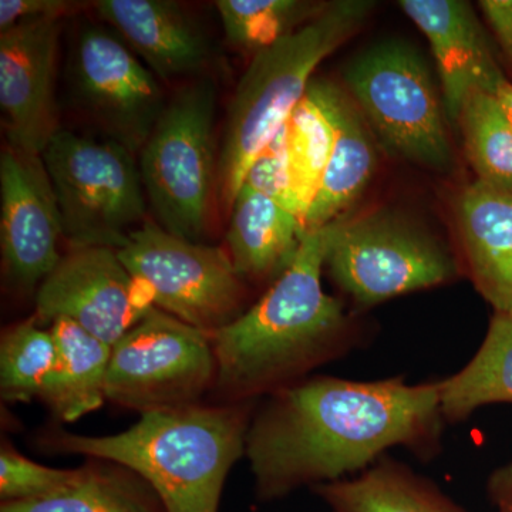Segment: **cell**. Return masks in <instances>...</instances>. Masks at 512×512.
Returning a JSON list of instances; mask_svg holds the SVG:
<instances>
[{
    "label": "cell",
    "mask_w": 512,
    "mask_h": 512,
    "mask_svg": "<svg viewBox=\"0 0 512 512\" xmlns=\"http://www.w3.org/2000/svg\"><path fill=\"white\" fill-rule=\"evenodd\" d=\"M447 426L440 380L308 377L256 406L245 448L256 501L355 477L393 448L429 463L443 450Z\"/></svg>",
    "instance_id": "1"
},
{
    "label": "cell",
    "mask_w": 512,
    "mask_h": 512,
    "mask_svg": "<svg viewBox=\"0 0 512 512\" xmlns=\"http://www.w3.org/2000/svg\"><path fill=\"white\" fill-rule=\"evenodd\" d=\"M329 224L306 232L288 268L238 319L211 336L224 403L259 402L365 349L367 335L345 303L325 292Z\"/></svg>",
    "instance_id": "2"
},
{
    "label": "cell",
    "mask_w": 512,
    "mask_h": 512,
    "mask_svg": "<svg viewBox=\"0 0 512 512\" xmlns=\"http://www.w3.org/2000/svg\"><path fill=\"white\" fill-rule=\"evenodd\" d=\"M258 402L178 407L141 414L110 436L57 431L56 451L110 461L134 471L156 491L165 512H220L232 467L245 456Z\"/></svg>",
    "instance_id": "3"
},
{
    "label": "cell",
    "mask_w": 512,
    "mask_h": 512,
    "mask_svg": "<svg viewBox=\"0 0 512 512\" xmlns=\"http://www.w3.org/2000/svg\"><path fill=\"white\" fill-rule=\"evenodd\" d=\"M375 8L370 0H338L292 35L252 56L229 104L217 168V198L229 214L258 154L298 107L316 67L355 35Z\"/></svg>",
    "instance_id": "4"
},
{
    "label": "cell",
    "mask_w": 512,
    "mask_h": 512,
    "mask_svg": "<svg viewBox=\"0 0 512 512\" xmlns=\"http://www.w3.org/2000/svg\"><path fill=\"white\" fill-rule=\"evenodd\" d=\"M329 227L325 271L356 309L450 284L463 274L456 252L394 212L340 217Z\"/></svg>",
    "instance_id": "5"
},
{
    "label": "cell",
    "mask_w": 512,
    "mask_h": 512,
    "mask_svg": "<svg viewBox=\"0 0 512 512\" xmlns=\"http://www.w3.org/2000/svg\"><path fill=\"white\" fill-rule=\"evenodd\" d=\"M136 154L116 141L60 128L43 151L70 248L119 251L146 224L147 195Z\"/></svg>",
    "instance_id": "6"
},
{
    "label": "cell",
    "mask_w": 512,
    "mask_h": 512,
    "mask_svg": "<svg viewBox=\"0 0 512 512\" xmlns=\"http://www.w3.org/2000/svg\"><path fill=\"white\" fill-rule=\"evenodd\" d=\"M343 79L393 156L434 171L453 168L443 99L413 46L399 40L377 43L350 62Z\"/></svg>",
    "instance_id": "7"
},
{
    "label": "cell",
    "mask_w": 512,
    "mask_h": 512,
    "mask_svg": "<svg viewBox=\"0 0 512 512\" xmlns=\"http://www.w3.org/2000/svg\"><path fill=\"white\" fill-rule=\"evenodd\" d=\"M215 107L214 82L194 80L168 100L140 151L138 167L157 224L188 241L200 242L217 188Z\"/></svg>",
    "instance_id": "8"
},
{
    "label": "cell",
    "mask_w": 512,
    "mask_h": 512,
    "mask_svg": "<svg viewBox=\"0 0 512 512\" xmlns=\"http://www.w3.org/2000/svg\"><path fill=\"white\" fill-rule=\"evenodd\" d=\"M117 254L156 308L207 335L247 311L245 281L227 249L188 241L147 221Z\"/></svg>",
    "instance_id": "9"
},
{
    "label": "cell",
    "mask_w": 512,
    "mask_h": 512,
    "mask_svg": "<svg viewBox=\"0 0 512 512\" xmlns=\"http://www.w3.org/2000/svg\"><path fill=\"white\" fill-rule=\"evenodd\" d=\"M215 376L211 336L153 306L111 348L106 399L140 414L194 406Z\"/></svg>",
    "instance_id": "10"
},
{
    "label": "cell",
    "mask_w": 512,
    "mask_h": 512,
    "mask_svg": "<svg viewBox=\"0 0 512 512\" xmlns=\"http://www.w3.org/2000/svg\"><path fill=\"white\" fill-rule=\"evenodd\" d=\"M74 103L109 140L140 154L168 100L156 74L111 28L86 25L69 56Z\"/></svg>",
    "instance_id": "11"
},
{
    "label": "cell",
    "mask_w": 512,
    "mask_h": 512,
    "mask_svg": "<svg viewBox=\"0 0 512 512\" xmlns=\"http://www.w3.org/2000/svg\"><path fill=\"white\" fill-rule=\"evenodd\" d=\"M40 323L69 319L113 348L153 308L116 249L70 248L35 293Z\"/></svg>",
    "instance_id": "12"
},
{
    "label": "cell",
    "mask_w": 512,
    "mask_h": 512,
    "mask_svg": "<svg viewBox=\"0 0 512 512\" xmlns=\"http://www.w3.org/2000/svg\"><path fill=\"white\" fill-rule=\"evenodd\" d=\"M63 222L42 156L5 146L0 154L3 275L19 292L37 291L62 259Z\"/></svg>",
    "instance_id": "13"
},
{
    "label": "cell",
    "mask_w": 512,
    "mask_h": 512,
    "mask_svg": "<svg viewBox=\"0 0 512 512\" xmlns=\"http://www.w3.org/2000/svg\"><path fill=\"white\" fill-rule=\"evenodd\" d=\"M62 20L23 22L0 33V111L6 146L42 156L60 130L55 94Z\"/></svg>",
    "instance_id": "14"
},
{
    "label": "cell",
    "mask_w": 512,
    "mask_h": 512,
    "mask_svg": "<svg viewBox=\"0 0 512 512\" xmlns=\"http://www.w3.org/2000/svg\"><path fill=\"white\" fill-rule=\"evenodd\" d=\"M399 5L429 40L447 119L456 127L461 104L470 90L495 94L508 80L497 49L468 2L402 0Z\"/></svg>",
    "instance_id": "15"
},
{
    "label": "cell",
    "mask_w": 512,
    "mask_h": 512,
    "mask_svg": "<svg viewBox=\"0 0 512 512\" xmlns=\"http://www.w3.org/2000/svg\"><path fill=\"white\" fill-rule=\"evenodd\" d=\"M97 15L116 30L158 80L200 77L212 50L204 30L168 0H99Z\"/></svg>",
    "instance_id": "16"
},
{
    "label": "cell",
    "mask_w": 512,
    "mask_h": 512,
    "mask_svg": "<svg viewBox=\"0 0 512 512\" xmlns=\"http://www.w3.org/2000/svg\"><path fill=\"white\" fill-rule=\"evenodd\" d=\"M454 214L461 269L494 313L512 318V188L473 181Z\"/></svg>",
    "instance_id": "17"
},
{
    "label": "cell",
    "mask_w": 512,
    "mask_h": 512,
    "mask_svg": "<svg viewBox=\"0 0 512 512\" xmlns=\"http://www.w3.org/2000/svg\"><path fill=\"white\" fill-rule=\"evenodd\" d=\"M323 87L335 121V147L318 195L306 215V232L343 217V212L366 190L377 165L372 128L355 100L336 84L323 80Z\"/></svg>",
    "instance_id": "18"
},
{
    "label": "cell",
    "mask_w": 512,
    "mask_h": 512,
    "mask_svg": "<svg viewBox=\"0 0 512 512\" xmlns=\"http://www.w3.org/2000/svg\"><path fill=\"white\" fill-rule=\"evenodd\" d=\"M305 234L296 215L244 184L229 210L225 249L244 281L274 282L295 258Z\"/></svg>",
    "instance_id": "19"
},
{
    "label": "cell",
    "mask_w": 512,
    "mask_h": 512,
    "mask_svg": "<svg viewBox=\"0 0 512 512\" xmlns=\"http://www.w3.org/2000/svg\"><path fill=\"white\" fill-rule=\"evenodd\" d=\"M312 493L330 512H470L390 454L357 476L318 485Z\"/></svg>",
    "instance_id": "20"
},
{
    "label": "cell",
    "mask_w": 512,
    "mask_h": 512,
    "mask_svg": "<svg viewBox=\"0 0 512 512\" xmlns=\"http://www.w3.org/2000/svg\"><path fill=\"white\" fill-rule=\"evenodd\" d=\"M50 332L56 342V363L40 400L57 420L73 423L107 400L111 346L69 319L55 320Z\"/></svg>",
    "instance_id": "21"
},
{
    "label": "cell",
    "mask_w": 512,
    "mask_h": 512,
    "mask_svg": "<svg viewBox=\"0 0 512 512\" xmlns=\"http://www.w3.org/2000/svg\"><path fill=\"white\" fill-rule=\"evenodd\" d=\"M447 424L467 421L477 410L512 404V318L493 313L480 348L463 369L440 380Z\"/></svg>",
    "instance_id": "22"
},
{
    "label": "cell",
    "mask_w": 512,
    "mask_h": 512,
    "mask_svg": "<svg viewBox=\"0 0 512 512\" xmlns=\"http://www.w3.org/2000/svg\"><path fill=\"white\" fill-rule=\"evenodd\" d=\"M0 512H165L156 491L134 471L93 460L70 487L47 497L2 503Z\"/></svg>",
    "instance_id": "23"
},
{
    "label": "cell",
    "mask_w": 512,
    "mask_h": 512,
    "mask_svg": "<svg viewBox=\"0 0 512 512\" xmlns=\"http://www.w3.org/2000/svg\"><path fill=\"white\" fill-rule=\"evenodd\" d=\"M285 127L292 190L305 228L306 215L318 195L335 147V121L323 80H312Z\"/></svg>",
    "instance_id": "24"
},
{
    "label": "cell",
    "mask_w": 512,
    "mask_h": 512,
    "mask_svg": "<svg viewBox=\"0 0 512 512\" xmlns=\"http://www.w3.org/2000/svg\"><path fill=\"white\" fill-rule=\"evenodd\" d=\"M456 126L477 180L512 188V124L497 97L484 90H470Z\"/></svg>",
    "instance_id": "25"
},
{
    "label": "cell",
    "mask_w": 512,
    "mask_h": 512,
    "mask_svg": "<svg viewBox=\"0 0 512 512\" xmlns=\"http://www.w3.org/2000/svg\"><path fill=\"white\" fill-rule=\"evenodd\" d=\"M328 3L306 0H220L222 28L229 45L256 53L311 22Z\"/></svg>",
    "instance_id": "26"
},
{
    "label": "cell",
    "mask_w": 512,
    "mask_h": 512,
    "mask_svg": "<svg viewBox=\"0 0 512 512\" xmlns=\"http://www.w3.org/2000/svg\"><path fill=\"white\" fill-rule=\"evenodd\" d=\"M56 363L52 332L36 316L3 330L0 339V394L3 402L40 399Z\"/></svg>",
    "instance_id": "27"
},
{
    "label": "cell",
    "mask_w": 512,
    "mask_h": 512,
    "mask_svg": "<svg viewBox=\"0 0 512 512\" xmlns=\"http://www.w3.org/2000/svg\"><path fill=\"white\" fill-rule=\"evenodd\" d=\"M83 467L60 470L42 466L22 456L16 448L3 441L0 450V500L20 503L59 493L82 476Z\"/></svg>",
    "instance_id": "28"
},
{
    "label": "cell",
    "mask_w": 512,
    "mask_h": 512,
    "mask_svg": "<svg viewBox=\"0 0 512 512\" xmlns=\"http://www.w3.org/2000/svg\"><path fill=\"white\" fill-rule=\"evenodd\" d=\"M244 184L271 198L301 220L289 173L285 126L255 158L249 167Z\"/></svg>",
    "instance_id": "29"
},
{
    "label": "cell",
    "mask_w": 512,
    "mask_h": 512,
    "mask_svg": "<svg viewBox=\"0 0 512 512\" xmlns=\"http://www.w3.org/2000/svg\"><path fill=\"white\" fill-rule=\"evenodd\" d=\"M77 8L79 3L69 0H0V33L32 20H62Z\"/></svg>",
    "instance_id": "30"
},
{
    "label": "cell",
    "mask_w": 512,
    "mask_h": 512,
    "mask_svg": "<svg viewBox=\"0 0 512 512\" xmlns=\"http://www.w3.org/2000/svg\"><path fill=\"white\" fill-rule=\"evenodd\" d=\"M478 8L483 12L497 47L508 80L512 76V0H481Z\"/></svg>",
    "instance_id": "31"
},
{
    "label": "cell",
    "mask_w": 512,
    "mask_h": 512,
    "mask_svg": "<svg viewBox=\"0 0 512 512\" xmlns=\"http://www.w3.org/2000/svg\"><path fill=\"white\" fill-rule=\"evenodd\" d=\"M485 493L495 512H512V461L491 471L485 483Z\"/></svg>",
    "instance_id": "32"
},
{
    "label": "cell",
    "mask_w": 512,
    "mask_h": 512,
    "mask_svg": "<svg viewBox=\"0 0 512 512\" xmlns=\"http://www.w3.org/2000/svg\"><path fill=\"white\" fill-rule=\"evenodd\" d=\"M512 124V82L505 80L494 94Z\"/></svg>",
    "instance_id": "33"
}]
</instances>
